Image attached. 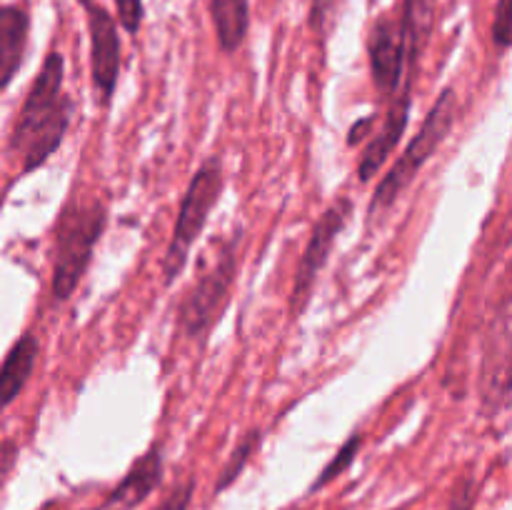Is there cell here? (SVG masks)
Listing matches in <instances>:
<instances>
[{
    "label": "cell",
    "instance_id": "1",
    "mask_svg": "<svg viewBox=\"0 0 512 510\" xmlns=\"http://www.w3.org/2000/svg\"><path fill=\"white\" fill-rule=\"evenodd\" d=\"M65 60L50 50L23 100L10 130V153L20 158L23 173L40 168L63 143L73 120V100L63 90Z\"/></svg>",
    "mask_w": 512,
    "mask_h": 510
},
{
    "label": "cell",
    "instance_id": "2",
    "mask_svg": "<svg viewBox=\"0 0 512 510\" xmlns=\"http://www.w3.org/2000/svg\"><path fill=\"white\" fill-rule=\"evenodd\" d=\"M105 225H108V210L98 198L75 195L60 210L55 223L53 278H50V293L58 303H65L78 290Z\"/></svg>",
    "mask_w": 512,
    "mask_h": 510
},
{
    "label": "cell",
    "instance_id": "3",
    "mask_svg": "<svg viewBox=\"0 0 512 510\" xmlns=\"http://www.w3.org/2000/svg\"><path fill=\"white\" fill-rule=\"evenodd\" d=\"M240 233H228L210 245L198 278L190 283L178 305V333L188 340H205L230 303L235 273H238Z\"/></svg>",
    "mask_w": 512,
    "mask_h": 510
},
{
    "label": "cell",
    "instance_id": "4",
    "mask_svg": "<svg viewBox=\"0 0 512 510\" xmlns=\"http://www.w3.org/2000/svg\"><path fill=\"white\" fill-rule=\"evenodd\" d=\"M455 108H458V98H455L453 88H445L438 95L435 105L430 108V113L425 115L423 125L415 133V138L410 140L408 148L403 150L398 160L393 163V168L383 175V180L375 188L373 200H370L368 215L373 218H383L398 198L403 195V190L418 178L420 170L425 168L430 158L438 153V148L443 145V140L448 138V133L455 125Z\"/></svg>",
    "mask_w": 512,
    "mask_h": 510
},
{
    "label": "cell",
    "instance_id": "5",
    "mask_svg": "<svg viewBox=\"0 0 512 510\" xmlns=\"http://www.w3.org/2000/svg\"><path fill=\"white\" fill-rule=\"evenodd\" d=\"M225 188V175L223 165L218 158H208L198 168V173L190 178L188 190L180 203L178 220H175L173 238H170L168 250L163 258V275L165 285H173V280L183 273L188 265V255L193 250L195 240L203 235L205 225H208L210 213L218 205L220 195Z\"/></svg>",
    "mask_w": 512,
    "mask_h": 510
},
{
    "label": "cell",
    "instance_id": "6",
    "mask_svg": "<svg viewBox=\"0 0 512 510\" xmlns=\"http://www.w3.org/2000/svg\"><path fill=\"white\" fill-rule=\"evenodd\" d=\"M350 213H353V200L338 198L325 208V213L315 220L310 238L305 243L303 255L298 260L293 278V290H290V320H298L303 315L305 305L310 303V293L315 288L320 270L328 265L330 250H333L335 240L343 233L345 223H348Z\"/></svg>",
    "mask_w": 512,
    "mask_h": 510
},
{
    "label": "cell",
    "instance_id": "7",
    "mask_svg": "<svg viewBox=\"0 0 512 510\" xmlns=\"http://www.w3.org/2000/svg\"><path fill=\"white\" fill-rule=\"evenodd\" d=\"M368 58L373 83L383 98H393L403 80H413L408 73V50L400 20L393 15H380L368 35Z\"/></svg>",
    "mask_w": 512,
    "mask_h": 510
},
{
    "label": "cell",
    "instance_id": "8",
    "mask_svg": "<svg viewBox=\"0 0 512 510\" xmlns=\"http://www.w3.org/2000/svg\"><path fill=\"white\" fill-rule=\"evenodd\" d=\"M510 390V308L508 298L500 303V310L490 320L483 348V403L485 408L498 413L508 403Z\"/></svg>",
    "mask_w": 512,
    "mask_h": 510
},
{
    "label": "cell",
    "instance_id": "9",
    "mask_svg": "<svg viewBox=\"0 0 512 510\" xmlns=\"http://www.w3.org/2000/svg\"><path fill=\"white\" fill-rule=\"evenodd\" d=\"M90 30V78L98 90L100 103L110 105L115 95L120 75V35L113 15L105 8L90 5L88 8Z\"/></svg>",
    "mask_w": 512,
    "mask_h": 510
},
{
    "label": "cell",
    "instance_id": "10",
    "mask_svg": "<svg viewBox=\"0 0 512 510\" xmlns=\"http://www.w3.org/2000/svg\"><path fill=\"white\" fill-rule=\"evenodd\" d=\"M410 85H413V80H403L400 90L393 95V103H390L383 125H380V130L373 135L368 148H365L358 165L360 183H368V180H373V175L380 173V168L388 163L393 150L398 148L400 138L405 135L410 118V100H413L410 98Z\"/></svg>",
    "mask_w": 512,
    "mask_h": 510
},
{
    "label": "cell",
    "instance_id": "11",
    "mask_svg": "<svg viewBox=\"0 0 512 510\" xmlns=\"http://www.w3.org/2000/svg\"><path fill=\"white\" fill-rule=\"evenodd\" d=\"M163 480V453L160 445H150L123 475L118 485L93 510H135Z\"/></svg>",
    "mask_w": 512,
    "mask_h": 510
},
{
    "label": "cell",
    "instance_id": "12",
    "mask_svg": "<svg viewBox=\"0 0 512 510\" xmlns=\"http://www.w3.org/2000/svg\"><path fill=\"white\" fill-rule=\"evenodd\" d=\"M30 18L18 5L0 8V95L20 70L28 48Z\"/></svg>",
    "mask_w": 512,
    "mask_h": 510
},
{
    "label": "cell",
    "instance_id": "13",
    "mask_svg": "<svg viewBox=\"0 0 512 510\" xmlns=\"http://www.w3.org/2000/svg\"><path fill=\"white\" fill-rule=\"evenodd\" d=\"M38 363V338L23 333L0 363V413L23 393Z\"/></svg>",
    "mask_w": 512,
    "mask_h": 510
},
{
    "label": "cell",
    "instance_id": "14",
    "mask_svg": "<svg viewBox=\"0 0 512 510\" xmlns=\"http://www.w3.org/2000/svg\"><path fill=\"white\" fill-rule=\"evenodd\" d=\"M210 18L223 53L233 55L250 28V0H210Z\"/></svg>",
    "mask_w": 512,
    "mask_h": 510
},
{
    "label": "cell",
    "instance_id": "15",
    "mask_svg": "<svg viewBox=\"0 0 512 510\" xmlns=\"http://www.w3.org/2000/svg\"><path fill=\"white\" fill-rule=\"evenodd\" d=\"M435 23V0H403V15L400 28L405 35V50H408V73L413 75Z\"/></svg>",
    "mask_w": 512,
    "mask_h": 510
},
{
    "label": "cell",
    "instance_id": "16",
    "mask_svg": "<svg viewBox=\"0 0 512 510\" xmlns=\"http://www.w3.org/2000/svg\"><path fill=\"white\" fill-rule=\"evenodd\" d=\"M260 438H263V435H260L258 428L250 430V433H245L243 438H240V443L235 445V450H233V453H230L228 463H225L223 473H220L218 488H215V490H218V493L228 490L230 485H233L235 480L240 478V473H243V470H245V465L250 463L253 453H255V450H258Z\"/></svg>",
    "mask_w": 512,
    "mask_h": 510
},
{
    "label": "cell",
    "instance_id": "17",
    "mask_svg": "<svg viewBox=\"0 0 512 510\" xmlns=\"http://www.w3.org/2000/svg\"><path fill=\"white\" fill-rule=\"evenodd\" d=\"M360 445H363V438H360V433L350 435L348 443H345L343 448L338 450V455H335V458L330 460L328 465H325L323 473L318 475V480H315V483L310 485V493H313V490H320V488H323V485H328L330 480L340 478V475H343L345 470H348L350 465H353L355 455L360 453Z\"/></svg>",
    "mask_w": 512,
    "mask_h": 510
},
{
    "label": "cell",
    "instance_id": "18",
    "mask_svg": "<svg viewBox=\"0 0 512 510\" xmlns=\"http://www.w3.org/2000/svg\"><path fill=\"white\" fill-rule=\"evenodd\" d=\"M510 30H512V3L510 0H498V5H495V20H493V43L500 53L508 50Z\"/></svg>",
    "mask_w": 512,
    "mask_h": 510
},
{
    "label": "cell",
    "instance_id": "19",
    "mask_svg": "<svg viewBox=\"0 0 512 510\" xmlns=\"http://www.w3.org/2000/svg\"><path fill=\"white\" fill-rule=\"evenodd\" d=\"M118 8V20L130 35H135L143 23V0H115Z\"/></svg>",
    "mask_w": 512,
    "mask_h": 510
},
{
    "label": "cell",
    "instance_id": "20",
    "mask_svg": "<svg viewBox=\"0 0 512 510\" xmlns=\"http://www.w3.org/2000/svg\"><path fill=\"white\" fill-rule=\"evenodd\" d=\"M18 460V443L15 440H0V480L13 470Z\"/></svg>",
    "mask_w": 512,
    "mask_h": 510
},
{
    "label": "cell",
    "instance_id": "21",
    "mask_svg": "<svg viewBox=\"0 0 512 510\" xmlns=\"http://www.w3.org/2000/svg\"><path fill=\"white\" fill-rule=\"evenodd\" d=\"M448 510H473V493H470V490H465L463 495H458V498L450 503Z\"/></svg>",
    "mask_w": 512,
    "mask_h": 510
},
{
    "label": "cell",
    "instance_id": "22",
    "mask_svg": "<svg viewBox=\"0 0 512 510\" xmlns=\"http://www.w3.org/2000/svg\"><path fill=\"white\" fill-rule=\"evenodd\" d=\"M40 510H73V508H60V505L48 503V505H43V508H40ZM83 510H93V508H83Z\"/></svg>",
    "mask_w": 512,
    "mask_h": 510
},
{
    "label": "cell",
    "instance_id": "23",
    "mask_svg": "<svg viewBox=\"0 0 512 510\" xmlns=\"http://www.w3.org/2000/svg\"><path fill=\"white\" fill-rule=\"evenodd\" d=\"M78 3H80V5H83V8H85V10H88V8H90V5H93V0H78Z\"/></svg>",
    "mask_w": 512,
    "mask_h": 510
}]
</instances>
